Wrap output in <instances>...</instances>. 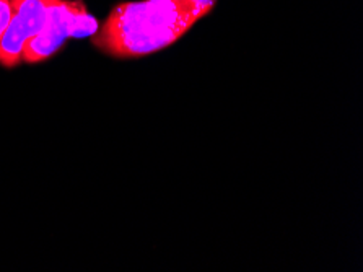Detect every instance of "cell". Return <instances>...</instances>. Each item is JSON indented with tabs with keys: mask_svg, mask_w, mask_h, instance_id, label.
<instances>
[{
	"mask_svg": "<svg viewBox=\"0 0 363 272\" xmlns=\"http://www.w3.org/2000/svg\"><path fill=\"white\" fill-rule=\"evenodd\" d=\"M217 0H144L119 4L93 35L116 59H137L172 46L216 7Z\"/></svg>",
	"mask_w": 363,
	"mask_h": 272,
	"instance_id": "6da1fadb",
	"label": "cell"
},
{
	"mask_svg": "<svg viewBox=\"0 0 363 272\" xmlns=\"http://www.w3.org/2000/svg\"><path fill=\"white\" fill-rule=\"evenodd\" d=\"M12 0H0V38H2L4 33L7 31L10 20H12Z\"/></svg>",
	"mask_w": 363,
	"mask_h": 272,
	"instance_id": "277c9868",
	"label": "cell"
},
{
	"mask_svg": "<svg viewBox=\"0 0 363 272\" xmlns=\"http://www.w3.org/2000/svg\"><path fill=\"white\" fill-rule=\"evenodd\" d=\"M12 18L21 26L31 40L41 31L46 16L44 0H12Z\"/></svg>",
	"mask_w": 363,
	"mask_h": 272,
	"instance_id": "3957f363",
	"label": "cell"
},
{
	"mask_svg": "<svg viewBox=\"0 0 363 272\" xmlns=\"http://www.w3.org/2000/svg\"><path fill=\"white\" fill-rule=\"evenodd\" d=\"M46 16L36 36L26 43L23 60L28 64L44 62L57 54L75 35L79 15L86 9L82 0H44Z\"/></svg>",
	"mask_w": 363,
	"mask_h": 272,
	"instance_id": "7a4b0ae2",
	"label": "cell"
}]
</instances>
